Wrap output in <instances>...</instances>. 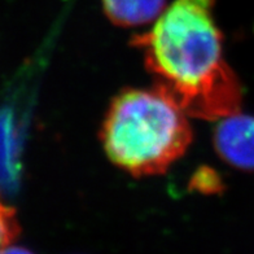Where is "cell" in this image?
<instances>
[{
    "instance_id": "7",
    "label": "cell",
    "mask_w": 254,
    "mask_h": 254,
    "mask_svg": "<svg viewBox=\"0 0 254 254\" xmlns=\"http://www.w3.org/2000/svg\"><path fill=\"white\" fill-rule=\"evenodd\" d=\"M0 254H34L30 251H27L22 247H14V245H8V247L0 249Z\"/></svg>"
},
{
    "instance_id": "4",
    "label": "cell",
    "mask_w": 254,
    "mask_h": 254,
    "mask_svg": "<svg viewBox=\"0 0 254 254\" xmlns=\"http://www.w3.org/2000/svg\"><path fill=\"white\" fill-rule=\"evenodd\" d=\"M166 0H103L105 16L117 26H140L157 20Z\"/></svg>"
},
{
    "instance_id": "3",
    "label": "cell",
    "mask_w": 254,
    "mask_h": 254,
    "mask_svg": "<svg viewBox=\"0 0 254 254\" xmlns=\"http://www.w3.org/2000/svg\"><path fill=\"white\" fill-rule=\"evenodd\" d=\"M213 141L219 157L227 164L254 171V117L239 112L221 118Z\"/></svg>"
},
{
    "instance_id": "6",
    "label": "cell",
    "mask_w": 254,
    "mask_h": 254,
    "mask_svg": "<svg viewBox=\"0 0 254 254\" xmlns=\"http://www.w3.org/2000/svg\"><path fill=\"white\" fill-rule=\"evenodd\" d=\"M201 177L198 174H196L194 177V182L196 183V188H201L202 190H215L218 188V179L214 174H213V171H207L205 170L204 173H201Z\"/></svg>"
},
{
    "instance_id": "1",
    "label": "cell",
    "mask_w": 254,
    "mask_h": 254,
    "mask_svg": "<svg viewBox=\"0 0 254 254\" xmlns=\"http://www.w3.org/2000/svg\"><path fill=\"white\" fill-rule=\"evenodd\" d=\"M215 1L175 0L151 30L132 39L154 90L188 117L209 121L239 113L243 103L240 82L223 57Z\"/></svg>"
},
{
    "instance_id": "2",
    "label": "cell",
    "mask_w": 254,
    "mask_h": 254,
    "mask_svg": "<svg viewBox=\"0 0 254 254\" xmlns=\"http://www.w3.org/2000/svg\"><path fill=\"white\" fill-rule=\"evenodd\" d=\"M100 135L109 160L134 177L164 174L192 143L187 114L154 88L120 92Z\"/></svg>"
},
{
    "instance_id": "5",
    "label": "cell",
    "mask_w": 254,
    "mask_h": 254,
    "mask_svg": "<svg viewBox=\"0 0 254 254\" xmlns=\"http://www.w3.org/2000/svg\"><path fill=\"white\" fill-rule=\"evenodd\" d=\"M20 235V223L17 221L16 211L8 206L0 196V249L13 244Z\"/></svg>"
}]
</instances>
